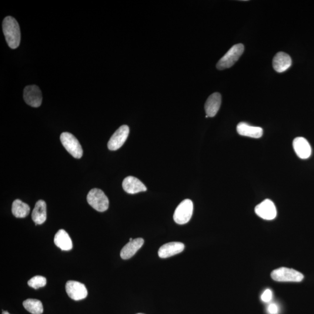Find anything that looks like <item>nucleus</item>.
<instances>
[{
    "mask_svg": "<svg viewBox=\"0 0 314 314\" xmlns=\"http://www.w3.org/2000/svg\"><path fill=\"white\" fill-rule=\"evenodd\" d=\"M244 50L245 47L243 45H234L217 63L216 68L219 70H223L231 67L238 61L243 54Z\"/></svg>",
    "mask_w": 314,
    "mask_h": 314,
    "instance_id": "2",
    "label": "nucleus"
},
{
    "mask_svg": "<svg viewBox=\"0 0 314 314\" xmlns=\"http://www.w3.org/2000/svg\"><path fill=\"white\" fill-rule=\"evenodd\" d=\"M256 214L265 220H272L276 218V209L274 203L269 199L265 200L255 208Z\"/></svg>",
    "mask_w": 314,
    "mask_h": 314,
    "instance_id": "10",
    "label": "nucleus"
},
{
    "mask_svg": "<svg viewBox=\"0 0 314 314\" xmlns=\"http://www.w3.org/2000/svg\"><path fill=\"white\" fill-rule=\"evenodd\" d=\"M87 200L90 206L96 211L105 212L109 207V200L102 190L93 189L89 192Z\"/></svg>",
    "mask_w": 314,
    "mask_h": 314,
    "instance_id": "3",
    "label": "nucleus"
},
{
    "mask_svg": "<svg viewBox=\"0 0 314 314\" xmlns=\"http://www.w3.org/2000/svg\"><path fill=\"white\" fill-rule=\"evenodd\" d=\"M122 187L126 193L131 195L146 192L147 190L146 186L139 179L131 176L126 177L123 180Z\"/></svg>",
    "mask_w": 314,
    "mask_h": 314,
    "instance_id": "13",
    "label": "nucleus"
},
{
    "mask_svg": "<svg viewBox=\"0 0 314 314\" xmlns=\"http://www.w3.org/2000/svg\"><path fill=\"white\" fill-rule=\"evenodd\" d=\"M54 242L55 245L63 251H69L73 248L72 240L65 230H58L55 234Z\"/></svg>",
    "mask_w": 314,
    "mask_h": 314,
    "instance_id": "18",
    "label": "nucleus"
},
{
    "mask_svg": "<svg viewBox=\"0 0 314 314\" xmlns=\"http://www.w3.org/2000/svg\"><path fill=\"white\" fill-rule=\"evenodd\" d=\"M272 292L270 289H266L262 295V300L263 302L269 303L272 299Z\"/></svg>",
    "mask_w": 314,
    "mask_h": 314,
    "instance_id": "23",
    "label": "nucleus"
},
{
    "mask_svg": "<svg viewBox=\"0 0 314 314\" xmlns=\"http://www.w3.org/2000/svg\"><path fill=\"white\" fill-rule=\"evenodd\" d=\"M271 277L277 282H300L304 279V275L302 273L285 267L274 270L271 273Z\"/></svg>",
    "mask_w": 314,
    "mask_h": 314,
    "instance_id": "6",
    "label": "nucleus"
},
{
    "mask_svg": "<svg viewBox=\"0 0 314 314\" xmlns=\"http://www.w3.org/2000/svg\"><path fill=\"white\" fill-rule=\"evenodd\" d=\"M24 308L32 314H42L43 306L41 301L36 299H27L23 303Z\"/></svg>",
    "mask_w": 314,
    "mask_h": 314,
    "instance_id": "21",
    "label": "nucleus"
},
{
    "mask_svg": "<svg viewBox=\"0 0 314 314\" xmlns=\"http://www.w3.org/2000/svg\"><path fill=\"white\" fill-rule=\"evenodd\" d=\"M2 314H10L8 312H5V311H4V312H2Z\"/></svg>",
    "mask_w": 314,
    "mask_h": 314,
    "instance_id": "25",
    "label": "nucleus"
},
{
    "mask_svg": "<svg viewBox=\"0 0 314 314\" xmlns=\"http://www.w3.org/2000/svg\"><path fill=\"white\" fill-rule=\"evenodd\" d=\"M2 30L9 48H17L21 42V31L16 20L12 16H6L2 22Z\"/></svg>",
    "mask_w": 314,
    "mask_h": 314,
    "instance_id": "1",
    "label": "nucleus"
},
{
    "mask_svg": "<svg viewBox=\"0 0 314 314\" xmlns=\"http://www.w3.org/2000/svg\"><path fill=\"white\" fill-rule=\"evenodd\" d=\"M221 102V95L219 93H214L210 96L205 104L206 115L208 117L215 116L219 111Z\"/></svg>",
    "mask_w": 314,
    "mask_h": 314,
    "instance_id": "16",
    "label": "nucleus"
},
{
    "mask_svg": "<svg viewBox=\"0 0 314 314\" xmlns=\"http://www.w3.org/2000/svg\"><path fill=\"white\" fill-rule=\"evenodd\" d=\"M23 99L29 105L32 107H39L42 103L41 90L36 85L26 86L23 92Z\"/></svg>",
    "mask_w": 314,
    "mask_h": 314,
    "instance_id": "9",
    "label": "nucleus"
},
{
    "mask_svg": "<svg viewBox=\"0 0 314 314\" xmlns=\"http://www.w3.org/2000/svg\"><path fill=\"white\" fill-rule=\"evenodd\" d=\"M237 132L240 135L249 138L259 139L263 135V129L260 127L253 126L246 122H240L237 126Z\"/></svg>",
    "mask_w": 314,
    "mask_h": 314,
    "instance_id": "15",
    "label": "nucleus"
},
{
    "mask_svg": "<svg viewBox=\"0 0 314 314\" xmlns=\"http://www.w3.org/2000/svg\"><path fill=\"white\" fill-rule=\"evenodd\" d=\"M133 240V239L132 238H130V239H129V242H131V241H132V240Z\"/></svg>",
    "mask_w": 314,
    "mask_h": 314,
    "instance_id": "26",
    "label": "nucleus"
},
{
    "mask_svg": "<svg viewBox=\"0 0 314 314\" xmlns=\"http://www.w3.org/2000/svg\"><path fill=\"white\" fill-rule=\"evenodd\" d=\"M294 150L297 156L301 159L309 158L312 155V149L310 143L303 137H298L293 140Z\"/></svg>",
    "mask_w": 314,
    "mask_h": 314,
    "instance_id": "11",
    "label": "nucleus"
},
{
    "mask_svg": "<svg viewBox=\"0 0 314 314\" xmlns=\"http://www.w3.org/2000/svg\"><path fill=\"white\" fill-rule=\"evenodd\" d=\"M32 218L36 225H42L47 219V206L43 200H39L36 203L32 213Z\"/></svg>",
    "mask_w": 314,
    "mask_h": 314,
    "instance_id": "19",
    "label": "nucleus"
},
{
    "mask_svg": "<svg viewBox=\"0 0 314 314\" xmlns=\"http://www.w3.org/2000/svg\"><path fill=\"white\" fill-rule=\"evenodd\" d=\"M12 212L16 218H23L29 215L30 207L19 199L15 200L12 203Z\"/></svg>",
    "mask_w": 314,
    "mask_h": 314,
    "instance_id": "20",
    "label": "nucleus"
},
{
    "mask_svg": "<svg viewBox=\"0 0 314 314\" xmlns=\"http://www.w3.org/2000/svg\"><path fill=\"white\" fill-rule=\"evenodd\" d=\"M269 314H278L279 307L275 303H270L267 308Z\"/></svg>",
    "mask_w": 314,
    "mask_h": 314,
    "instance_id": "24",
    "label": "nucleus"
},
{
    "mask_svg": "<svg viewBox=\"0 0 314 314\" xmlns=\"http://www.w3.org/2000/svg\"><path fill=\"white\" fill-rule=\"evenodd\" d=\"M47 280L42 276H35L30 279L28 282L30 287L35 289L41 288L46 285Z\"/></svg>",
    "mask_w": 314,
    "mask_h": 314,
    "instance_id": "22",
    "label": "nucleus"
},
{
    "mask_svg": "<svg viewBox=\"0 0 314 314\" xmlns=\"http://www.w3.org/2000/svg\"><path fill=\"white\" fill-rule=\"evenodd\" d=\"M273 67L277 72L282 73L287 71L292 65V58L285 52L277 53L273 59Z\"/></svg>",
    "mask_w": 314,
    "mask_h": 314,
    "instance_id": "14",
    "label": "nucleus"
},
{
    "mask_svg": "<svg viewBox=\"0 0 314 314\" xmlns=\"http://www.w3.org/2000/svg\"><path fill=\"white\" fill-rule=\"evenodd\" d=\"M129 128L128 126L122 125L116 130L110 138L108 143V148L111 151H115L121 148L128 138Z\"/></svg>",
    "mask_w": 314,
    "mask_h": 314,
    "instance_id": "7",
    "label": "nucleus"
},
{
    "mask_svg": "<svg viewBox=\"0 0 314 314\" xmlns=\"http://www.w3.org/2000/svg\"><path fill=\"white\" fill-rule=\"evenodd\" d=\"M193 212L192 200L186 199L179 204L173 214V219L179 225H184L189 222Z\"/></svg>",
    "mask_w": 314,
    "mask_h": 314,
    "instance_id": "5",
    "label": "nucleus"
},
{
    "mask_svg": "<svg viewBox=\"0 0 314 314\" xmlns=\"http://www.w3.org/2000/svg\"><path fill=\"white\" fill-rule=\"evenodd\" d=\"M65 288L68 295L73 300H81L88 296V290L84 284L82 283L69 280L66 283Z\"/></svg>",
    "mask_w": 314,
    "mask_h": 314,
    "instance_id": "8",
    "label": "nucleus"
},
{
    "mask_svg": "<svg viewBox=\"0 0 314 314\" xmlns=\"http://www.w3.org/2000/svg\"><path fill=\"white\" fill-rule=\"evenodd\" d=\"M62 145L70 155L75 158H81L83 150L81 144L74 136L69 132H63L60 136Z\"/></svg>",
    "mask_w": 314,
    "mask_h": 314,
    "instance_id": "4",
    "label": "nucleus"
},
{
    "mask_svg": "<svg viewBox=\"0 0 314 314\" xmlns=\"http://www.w3.org/2000/svg\"><path fill=\"white\" fill-rule=\"evenodd\" d=\"M144 240L142 238L133 239L123 247L121 250V257L123 260H128L135 255L138 250L141 248L144 244Z\"/></svg>",
    "mask_w": 314,
    "mask_h": 314,
    "instance_id": "17",
    "label": "nucleus"
},
{
    "mask_svg": "<svg viewBox=\"0 0 314 314\" xmlns=\"http://www.w3.org/2000/svg\"><path fill=\"white\" fill-rule=\"evenodd\" d=\"M184 244L180 242H171L160 247L158 250V256L160 258L166 259L178 255L184 250Z\"/></svg>",
    "mask_w": 314,
    "mask_h": 314,
    "instance_id": "12",
    "label": "nucleus"
},
{
    "mask_svg": "<svg viewBox=\"0 0 314 314\" xmlns=\"http://www.w3.org/2000/svg\"></svg>",
    "mask_w": 314,
    "mask_h": 314,
    "instance_id": "27",
    "label": "nucleus"
}]
</instances>
